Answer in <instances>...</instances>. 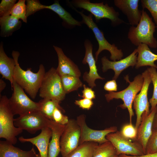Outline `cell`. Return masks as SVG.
Segmentation results:
<instances>
[{
	"instance_id": "cell-10",
	"label": "cell",
	"mask_w": 157,
	"mask_h": 157,
	"mask_svg": "<svg viewBox=\"0 0 157 157\" xmlns=\"http://www.w3.org/2000/svg\"><path fill=\"white\" fill-rule=\"evenodd\" d=\"M106 138L115 147L116 155H129L133 156H139L144 154L142 146L137 142H132L125 138L120 131L108 134Z\"/></svg>"
},
{
	"instance_id": "cell-33",
	"label": "cell",
	"mask_w": 157,
	"mask_h": 157,
	"mask_svg": "<svg viewBox=\"0 0 157 157\" xmlns=\"http://www.w3.org/2000/svg\"><path fill=\"white\" fill-rule=\"evenodd\" d=\"M17 0H2L0 3V17L10 15Z\"/></svg>"
},
{
	"instance_id": "cell-11",
	"label": "cell",
	"mask_w": 157,
	"mask_h": 157,
	"mask_svg": "<svg viewBox=\"0 0 157 157\" xmlns=\"http://www.w3.org/2000/svg\"><path fill=\"white\" fill-rule=\"evenodd\" d=\"M80 136V128L76 120L69 119L60 138L62 157H66L78 146Z\"/></svg>"
},
{
	"instance_id": "cell-31",
	"label": "cell",
	"mask_w": 157,
	"mask_h": 157,
	"mask_svg": "<svg viewBox=\"0 0 157 157\" xmlns=\"http://www.w3.org/2000/svg\"><path fill=\"white\" fill-rule=\"evenodd\" d=\"M156 69L153 67H150L147 69L149 72L154 86L153 95L149 100V103L151 106L150 111L153 110L157 105V72Z\"/></svg>"
},
{
	"instance_id": "cell-34",
	"label": "cell",
	"mask_w": 157,
	"mask_h": 157,
	"mask_svg": "<svg viewBox=\"0 0 157 157\" xmlns=\"http://www.w3.org/2000/svg\"><path fill=\"white\" fill-rule=\"evenodd\" d=\"M157 152V129L152 130V133L146 146L145 154Z\"/></svg>"
},
{
	"instance_id": "cell-24",
	"label": "cell",
	"mask_w": 157,
	"mask_h": 157,
	"mask_svg": "<svg viewBox=\"0 0 157 157\" xmlns=\"http://www.w3.org/2000/svg\"><path fill=\"white\" fill-rule=\"evenodd\" d=\"M136 49L138 55L135 66L136 68L149 66L157 69V66L154 64L155 61L157 60V55L152 52L147 45L141 44Z\"/></svg>"
},
{
	"instance_id": "cell-18",
	"label": "cell",
	"mask_w": 157,
	"mask_h": 157,
	"mask_svg": "<svg viewBox=\"0 0 157 157\" xmlns=\"http://www.w3.org/2000/svg\"><path fill=\"white\" fill-rule=\"evenodd\" d=\"M58 58V65L56 69L57 72L61 76L69 75L80 77L81 73L78 66L64 53L62 49L53 46Z\"/></svg>"
},
{
	"instance_id": "cell-3",
	"label": "cell",
	"mask_w": 157,
	"mask_h": 157,
	"mask_svg": "<svg viewBox=\"0 0 157 157\" xmlns=\"http://www.w3.org/2000/svg\"><path fill=\"white\" fill-rule=\"evenodd\" d=\"M124 79L126 82L129 83L127 88L118 92H109L105 96L108 102L113 99H120L123 101V104L120 105L119 106L123 109H127L129 113V123L132 124V118L134 115L132 104L135 96L142 88L144 78L142 74H139L134 78L132 82L129 81L128 76H125Z\"/></svg>"
},
{
	"instance_id": "cell-23",
	"label": "cell",
	"mask_w": 157,
	"mask_h": 157,
	"mask_svg": "<svg viewBox=\"0 0 157 157\" xmlns=\"http://www.w3.org/2000/svg\"><path fill=\"white\" fill-rule=\"evenodd\" d=\"M15 65L14 59L8 57L5 53L1 42L0 45V73L2 78L10 81L12 88Z\"/></svg>"
},
{
	"instance_id": "cell-22",
	"label": "cell",
	"mask_w": 157,
	"mask_h": 157,
	"mask_svg": "<svg viewBox=\"0 0 157 157\" xmlns=\"http://www.w3.org/2000/svg\"><path fill=\"white\" fill-rule=\"evenodd\" d=\"M37 154L34 147L25 151L7 140L0 141V157H36Z\"/></svg>"
},
{
	"instance_id": "cell-42",
	"label": "cell",
	"mask_w": 157,
	"mask_h": 157,
	"mask_svg": "<svg viewBox=\"0 0 157 157\" xmlns=\"http://www.w3.org/2000/svg\"><path fill=\"white\" fill-rule=\"evenodd\" d=\"M6 86V83L2 80V78L0 79V94L2 91L5 89Z\"/></svg>"
},
{
	"instance_id": "cell-36",
	"label": "cell",
	"mask_w": 157,
	"mask_h": 157,
	"mask_svg": "<svg viewBox=\"0 0 157 157\" xmlns=\"http://www.w3.org/2000/svg\"><path fill=\"white\" fill-rule=\"evenodd\" d=\"M63 112L58 108L55 109L52 116V120L60 124L65 125L68 122L69 119L68 117L64 115Z\"/></svg>"
},
{
	"instance_id": "cell-41",
	"label": "cell",
	"mask_w": 157,
	"mask_h": 157,
	"mask_svg": "<svg viewBox=\"0 0 157 157\" xmlns=\"http://www.w3.org/2000/svg\"><path fill=\"white\" fill-rule=\"evenodd\" d=\"M156 129H157V113L155 115L152 126V130Z\"/></svg>"
},
{
	"instance_id": "cell-5",
	"label": "cell",
	"mask_w": 157,
	"mask_h": 157,
	"mask_svg": "<svg viewBox=\"0 0 157 157\" xmlns=\"http://www.w3.org/2000/svg\"><path fill=\"white\" fill-rule=\"evenodd\" d=\"M64 92L61 77L56 69L52 67L46 72L39 89V96L44 99L54 100L60 103L64 99Z\"/></svg>"
},
{
	"instance_id": "cell-13",
	"label": "cell",
	"mask_w": 157,
	"mask_h": 157,
	"mask_svg": "<svg viewBox=\"0 0 157 157\" xmlns=\"http://www.w3.org/2000/svg\"><path fill=\"white\" fill-rule=\"evenodd\" d=\"M142 74L144 78L143 85L139 93L135 96L133 103V109L136 116L135 127L137 130L140 124L142 114L146 112L149 114L150 113L147 94L149 86L152 81L149 72L147 69Z\"/></svg>"
},
{
	"instance_id": "cell-17",
	"label": "cell",
	"mask_w": 157,
	"mask_h": 157,
	"mask_svg": "<svg viewBox=\"0 0 157 157\" xmlns=\"http://www.w3.org/2000/svg\"><path fill=\"white\" fill-rule=\"evenodd\" d=\"M139 0H115V6L127 17L129 24L134 26L138 24L142 16L138 8Z\"/></svg>"
},
{
	"instance_id": "cell-7",
	"label": "cell",
	"mask_w": 157,
	"mask_h": 157,
	"mask_svg": "<svg viewBox=\"0 0 157 157\" xmlns=\"http://www.w3.org/2000/svg\"><path fill=\"white\" fill-rule=\"evenodd\" d=\"M82 18V23L85 24L92 30L94 33L98 44V49L95 53V60L97 61L98 56L103 51L106 50L110 53V59L113 61L122 59L124 54L121 49H118L114 44H110L105 38L103 32L98 28L94 22L91 13L88 15H85L82 12L77 11Z\"/></svg>"
},
{
	"instance_id": "cell-40",
	"label": "cell",
	"mask_w": 157,
	"mask_h": 157,
	"mask_svg": "<svg viewBox=\"0 0 157 157\" xmlns=\"http://www.w3.org/2000/svg\"><path fill=\"white\" fill-rule=\"evenodd\" d=\"M118 157H157V152L149 154H146L139 156H133L125 154H121L118 155Z\"/></svg>"
},
{
	"instance_id": "cell-28",
	"label": "cell",
	"mask_w": 157,
	"mask_h": 157,
	"mask_svg": "<svg viewBox=\"0 0 157 157\" xmlns=\"http://www.w3.org/2000/svg\"><path fill=\"white\" fill-rule=\"evenodd\" d=\"M40 104V111L47 118L52 120L53 112L56 108L61 110L63 113L65 110L57 101L49 99H43L38 102Z\"/></svg>"
},
{
	"instance_id": "cell-38",
	"label": "cell",
	"mask_w": 157,
	"mask_h": 157,
	"mask_svg": "<svg viewBox=\"0 0 157 157\" xmlns=\"http://www.w3.org/2000/svg\"><path fill=\"white\" fill-rule=\"evenodd\" d=\"M83 89L82 91V97L83 98H86L92 100L95 98V92L92 90V88L87 87L85 85H83Z\"/></svg>"
},
{
	"instance_id": "cell-44",
	"label": "cell",
	"mask_w": 157,
	"mask_h": 157,
	"mask_svg": "<svg viewBox=\"0 0 157 157\" xmlns=\"http://www.w3.org/2000/svg\"><path fill=\"white\" fill-rule=\"evenodd\" d=\"M118 155H116L115 156H114L113 157H118Z\"/></svg>"
},
{
	"instance_id": "cell-19",
	"label": "cell",
	"mask_w": 157,
	"mask_h": 157,
	"mask_svg": "<svg viewBox=\"0 0 157 157\" xmlns=\"http://www.w3.org/2000/svg\"><path fill=\"white\" fill-rule=\"evenodd\" d=\"M52 134L51 129L46 127L42 129L40 134L35 137L25 138L21 136L18 139L22 142L31 143L37 147L41 157H47L49 145Z\"/></svg>"
},
{
	"instance_id": "cell-39",
	"label": "cell",
	"mask_w": 157,
	"mask_h": 157,
	"mask_svg": "<svg viewBox=\"0 0 157 157\" xmlns=\"http://www.w3.org/2000/svg\"><path fill=\"white\" fill-rule=\"evenodd\" d=\"M104 89L109 92L117 91V85L115 80L113 79L107 81L104 85Z\"/></svg>"
},
{
	"instance_id": "cell-14",
	"label": "cell",
	"mask_w": 157,
	"mask_h": 157,
	"mask_svg": "<svg viewBox=\"0 0 157 157\" xmlns=\"http://www.w3.org/2000/svg\"><path fill=\"white\" fill-rule=\"evenodd\" d=\"M85 48V54L82 62L83 64L88 63V65L89 71L88 72H85L83 75L84 81H85L89 86L93 88L96 85L95 81L97 79L103 80L104 78L102 77L98 74L96 65V62L93 53V45L91 42L88 40H86L84 42Z\"/></svg>"
},
{
	"instance_id": "cell-15",
	"label": "cell",
	"mask_w": 157,
	"mask_h": 157,
	"mask_svg": "<svg viewBox=\"0 0 157 157\" xmlns=\"http://www.w3.org/2000/svg\"><path fill=\"white\" fill-rule=\"evenodd\" d=\"M137 54L136 49L129 56L117 61H110L106 56H104L101 59L102 71L105 72L109 69L113 70L115 74L113 79L116 80L124 70L130 66L133 67L136 65Z\"/></svg>"
},
{
	"instance_id": "cell-16",
	"label": "cell",
	"mask_w": 157,
	"mask_h": 157,
	"mask_svg": "<svg viewBox=\"0 0 157 157\" xmlns=\"http://www.w3.org/2000/svg\"><path fill=\"white\" fill-rule=\"evenodd\" d=\"M157 113V106L149 114L144 112L142 116L140 124L137 129L135 141L142 147L145 154V150L147 142L152 133V126L154 119Z\"/></svg>"
},
{
	"instance_id": "cell-25",
	"label": "cell",
	"mask_w": 157,
	"mask_h": 157,
	"mask_svg": "<svg viewBox=\"0 0 157 157\" xmlns=\"http://www.w3.org/2000/svg\"><path fill=\"white\" fill-rule=\"evenodd\" d=\"M0 36L3 37L11 36L15 31L19 29L22 22L18 18L10 15L0 17Z\"/></svg>"
},
{
	"instance_id": "cell-8",
	"label": "cell",
	"mask_w": 157,
	"mask_h": 157,
	"mask_svg": "<svg viewBox=\"0 0 157 157\" xmlns=\"http://www.w3.org/2000/svg\"><path fill=\"white\" fill-rule=\"evenodd\" d=\"M12 88L13 92L11 97L8 99V103L14 115L21 116L32 111H40L39 102H35L30 99L14 78Z\"/></svg>"
},
{
	"instance_id": "cell-27",
	"label": "cell",
	"mask_w": 157,
	"mask_h": 157,
	"mask_svg": "<svg viewBox=\"0 0 157 157\" xmlns=\"http://www.w3.org/2000/svg\"><path fill=\"white\" fill-rule=\"evenodd\" d=\"M60 76L63 87L66 94L76 90L83 86V84L79 77L69 75Z\"/></svg>"
},
{
	"instance_id": "cell-37",
	"label": "cell",
	"mask_w": 157,
	"mask_h": 157,
	"mask_svg": "<svg viewBox=\"0 0 157 157\" xmlns=\"http://www.w3.org/2000/svg\"><path fill=\"white\" fill-rule=\"evenodd\" d=\"M74 104L82 109L87 110H90L94 104L92 100L86 98L76 100Z\"/></svg>"
},
{
	"instance_id": "cell-26",
	"label": "cell",
	"mask_w": 157,
	"mask_h": 157,
	"mask_svg": "<svg viewBox=\"0 0 157 157\" xmlns=\"http://www.w3.org/2000/svg\"><path fill=\"white\" fill-rule=\"evenodd\" d=\"M97 142H86L79 144L66 157H92Z\"/></svg>"
},
{
	"instance_id": "cell-43",
	"label": "cell",
	"mask_w": 157,
	"mask_h": 157,
	"mask_svg": "<svg viewBox=\"0 0 157 157\" xmlns=\"http://www.w3.org/2000/svg\"><path fill=\"white\" fill-rule=\"evenodd\" d=\"M36 157H41L39 153L37 154Z\"/></svg>"
},
{
	"instance_id": "cell-4",
	"label": "cell",
	"mask_w": 157,
	"mask_h": 157,
	"mask_svg": "<svg viewBox=\"0 0 157 157\" xmlns=\"http://www.w3.org/2000/svg\"><path fill=\"white\" fill-rule=\"evenodd\" d=\"M8 99L5 95L0 98V138L13 145L17 141L16 137L23 132V130L14 125V115L8 105Z\"/></svg>"
},
{
	"instance_id": "cell-6",
	"label": "cell",
	"mask_w": 157,
	"mask_h": 157,
	"mask_svg": "<svg viewBox=\"0 0 157 157\" xmlns=\"http://www.w3.org/2000/svg\"><path fill=\"white\" fill-rule=\"evenodd\" d=\"M72 3L76 7L83 8L93 15L97 22L103 18L109 19L113 26H117L125 23L119 17V13L116 11L112 6L107 3L104 4L103 2L93 3L88 0H75Z\"/></svg>"
},
{
	"instance_id": "cell-32",
	"label": "cell",
	"mask_w": 157,
	"mask_h": 157,
	"mask_svg": "<svg viewBox=\"0 0 157 157\" xmlns=\"http://www.w3.org/2000/svg\"><path fill=\"white\" fill-rule=\"evenodd\" d=\"M141 2L143 9L146 8L149 11L157 25V0H142Z\"/></svg>"
},
{
	"instance_id": "cell-35",
	"label": "cell",
	"mask_w": 157,
	"mask_h": 157,
	"mask_svg": "<svg viewBox=\"0 0 157 157\" xmlns=\"http://www.w3.org/2000/svg\"><path fill=\"white\" fill-rule=\"evenodd\" d=\"M122 135L129 139L135 140L137 134V130L132 124L130 123L124 125L120 131Z\"/></svg>"
},
{
	"instance_id": "cell-21",
	"label": "cell",
	"mask_w": 157,
	"mask_h": 157,
	"mask_svg": "<svg viewBox=\"0 0 157 157\" xmlns=\"http://www.w3.org/2000/svg\"><path fill=\"white\" fill-rule=\"evenodd\" d=\"M65 126L51 120L49 127L51 130L52 134L49 145L47 157H57L60 152V138Z\"/></svg>"
},
{
	"instance_id": "cell-30",
	"label": "cell",
	"mask_w": 157,
	"mask_h": 157,
	"mask_svg": "<svg viewBox=\"0 0 157 157\" xmlns=\"http://www.w3.org/2000/svg\"><path fill=\"white\" fill-rule=\"evenodd\" d=\"M25 1V0H19L16 3L11 10L10 15L26 23L27 17Z\"/></svg>"
},
{
	"instance_id": "cell-1",
	"label": "cell",
	"mask_w": 157,
	"mask_h": 157,
	"mask_svg": "<svg viewBox=\"0 0 157 157\" xmlns=\"http://www.w3.org/2000/svg\"><path fill=\"white\" fill-rule=\"evenodd\" d=\"M19 55L17 51H13L12 52V56L16 64L13 78L32 99H34L46 73L44 67L43 65L40 64L38 71L35 73L31 71V68L24 70L21 68L18 62Z\"/></svg>"
},
{
	"instance_id": "cell-2",
	"label": "cell",
	"mask_w": 157,
	"mask_h": 157,
	"mask_svg": "<svg viewBox=\"0 0 157 157\" xmlns=\"http://www.w3.org/2000/svg\"><path fill=\"white\" fill-rule=\"evenodd\" d=\"M141 19L136 26H132L128 33V38L131 43L138 46L141 44L147 45L151 48L157 47V41L154 36L157 27L147 12L141 10Z\"/></svg>"
},
{
	"instance_id": "cell-20",
	"label": "cell",
	"mask_w": 157,
	"mask_h": 157,
	"mask_svg": "<svg viewBox=\"0 0 157 157\" xmlns=\"http://www.w3.org/2000/svg\"><path fill=\"white\" fill-rule=\"evenodd\" d=\"M33 8L35 12L45 9L51 10L56 13L67 24L72 26H81L82 22L74 19L69 12L61 6L58 1H55L52 5L46 6L41 4L39 1L35 0L33 3Z\"/></svg>"
},
{
	"instance_id": "cell-12",
	"label": "cell",
	"mask_w": 157,
	"mask_h": 157,
	"mask_svg": "<svg viewBox=\"0 0 157 157\" xmlns=\"http://www.w3.org/2000/svg\"><path fill=\"white\" fill-rule=\"evenodd\" d=\"M81 129V136L79 144L86 142H92L102 144L108 141L106 138L108 134L117 131V126H111L102 130L93 129L89 127L86 122V116L81 115L76 120Z\"/></svg>"
},
{
	"instance_id": "cell-29",
	"label": "cell",
	"mask_w": 157,
	"mask_h": 157,
	"mask_svg": "<svg viewBox=\"0 0 157 157\" xmlns=\"http://www.w3.org/2000/svg\"><path fill=\"white\" fill-rule=\"evenodd\" d=\"M116 155L115 147L108 141L98 145L95 149L92 157H113Z\"/></svg>"
},
{
	"instance_id": "cell-9",
	"label": "cell",
	"mask_w": 157,
	"mask_h": 157,
	"mask_svg": "<svg viewBox=\"0 0 157 157\" xmlns=\"http://www.w3.org/2000/svg\"><path fill=\"white\" fill-rule=\"evenodd\" d=\"M51 120L46 117L39 110L32 111L15 119L14 124L17 127L25 130L31 134L49 127Z\"/></svg>"
}]
</instances>
